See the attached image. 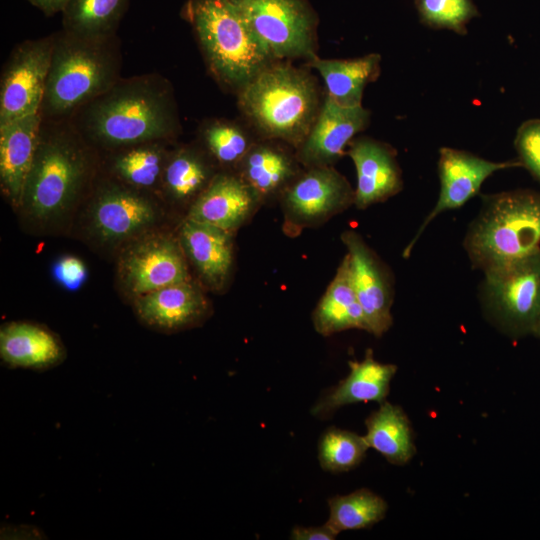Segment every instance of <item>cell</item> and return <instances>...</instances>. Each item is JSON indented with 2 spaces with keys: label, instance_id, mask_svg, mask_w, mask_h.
Returning a JSON list of instances; mask_svg holds the SVG:
<instances>
[{
  "label": "cell",
  "instance_id": "6da1fadb",
  "mask_svg": "<svg viewBox=\"0 0 540 540\" xmlns=\"http://www.w3.org/2000/svg\"><path fill=\"white\" fill-rule=\"evenodd\" d=\"M76 113L77 133L104 147L162 142L179 131L171 86L157 74L119 78Z\"/></svg>",
  "mask_w": 540,
  "mask_h": 540
},
{
  "label": "cell",
  "instance_id": "7a4b0ae2",
  "mask_svg": "<svg viewBox=\"0 0 540 540\" xmlns=\"http://www.w3.org/2000/svg\"><path fill=\"white\" fill-rule=\"evenodd\" d=\"M238 95V106L259 139L297 149L320 111V91L305 69L277 60L260 71Z\"/></svg>",
  "mask_w": 540,
  "mask_h": 540
},
{
  "label": "cell",
  "instance_id": "3957f363",
  "mask_svg": "<svg viewBox=\"0 0 540 540\" xmlns=\"http://www.w3.org/2000/svg\"><path fill=\"white\" fill-rule=\"evenodd\" d=\"M116 37L86 38L64 29L54 34L42 119L62 120L107 91L118 79Z\"/></svg>",
  "mask_w": 540,
  "mask_h": 540
},
{
  "label": "cell",
  "instance_id": "277c9868",
  "mask_svg": "<svg viewBox=\"0 0 540 540\" xmlns=\"http://www.w3.org/2000/svg\"><path fill=\"white\" fill-rule=\"evenodd\" d=\"M463 247L473 267L483 273L540 251V193L514 190L482 195Z\"/></svg>",
  "mask_w": 540,
  "mask_h": 540
},
{
  "label": "cell",
  "instance_id": "5b68a950",
  "mask_svg": "<svg viewBox=\"0 0 540 540\" xmlns=\"http://www.w3.org/2000/svg\"><path fill=\"white\" fill-rule=\"evenodd\" d=\"M191 25L204 60L218 83L238 92L275 60L249 29L232 0H187Z\"/></svg>",
  "mask_w": 540,
  "mask_h": 540
},
{
  "label": "cell",
  "instance_id": "8992f818",
  "mask_svg": "<svg viewBox=\"0 0 540 540\" xmlns=\"http://www.w3.org/2000/svg\"><path fill=\"white\" fill-rule=\"evenodd\" d=\"M87 170V155L76 131L41 127L20 206L36 219L59 217L75 200Z\"/></svg>",
  "mask_w": 540,
  "mask_h": 540
},
{
  "label": "cell",
  "instance_id": "52a82bcc",
  "mask_svg": "<svg viewBox=\"0 0 540 540\" xmlns=\"http://www.w3.org/2000/svg\"><path fill=\"white\" fill-rule=\"evenodd\" d=\"M480 301L487 317L503 331L536 334L540 325V251L485 272Z\"/></svg>",
  "mask_w": 540,
  "mask_h": 540
},
{
  "label": "cell",
  "instance_id": "ba28073f",
  "mask_svg": "<svg viewBox=\"0 0 540 540\" xmlns=\"http://www.w3.org/2000/svg\"><path fill=\"white\" fill-rule=\"evenodd\" d=\"M275 60L316 56L318 18L306 0H232Z\"/></svg>",
  "mask_w": 540,
  "mask_h": 540
},
{
  "label": "cell",
  "instance_id": "9c48e42d",
  "mask_svg": "<svg viewBox=\"0 0 540 540\" xmlns=\"http://www.w3.org/2000/svg\"><path fill=\"white\" fill-rule=\"evenodd\" d=\"M355 190L333 166L303 168L278 199L283 230L295 236L326 223L354 205Z\"/></svg>",
  "mask_w": 540,
  "mask_h": 540
},
{
  "label": "cell",
  "instance_id": "30bf717a",
  "mask_svg": "<svg viewBox=\"0 0 540 540\" xmlns=\"http://www.w3.org/2000/svg\"><path fill=\"white\" fill-rule=\"evenodd\" d=\"M53 45L50 35L14 48L1 74L0 124L40 113Z\"/></svg>",
  "mask_w": 540,
  "mask_h": 540
},
{
  "label": "cell",
  "instance_id": "8fae6325",
  "mask_svg": "<svg viewBox=\"0 0 540 540\" xmlns=\"http://www.w3.org/2000/svg\"><path fill=\"white\" fill-rule=\"evenodd\" d=\"M341 241L347 250L350 275L363 310L366 331L381 337L393 324L391 272L356 231H344Z\"/></svg>",
  "mask_w": 540,
  "mask_h": 540
},
{
  "label": "cell",
  "instance_id": "7c38bea8",
  "mask_svg": "<svg viewBox=\"0 0 540 540\" xmlns=\"http://www.w3.org/2000/svg\"><path fill=\"white\" fill-rule=\"evenodd\" d=\"M119 275L135 297L191 279L179 240L167 235H152L131 245L121 256Z\"/></svg>",
  "mask_w": 540,
  "mask_h": 540
},
{
  "label": "cell",
  "instance_id": "4fadbf2b",
  "mask_svg": "<svg viewBox=\"0 0 540 540\" xmlns=\"http://www.w3.org/2000/svg\"><path fill=\"white\" fill-rule=\"evenodd\" d=\"M517 166H522L520 161L494 162L464 150L440 148L438 160L440 192L437 202L405 247L403 256L405 258L410 256L420 236L438 215L465 205L479 193L483 182L496 171Z\"/></svg>",
  "mask_w": 540,
  "mask_h": 540
},
{
  "label": "cell",
  "instance_id": "5bb4252c",
  "mask_svg": "<svg viewBox=\"0 0 540 540\" xmlns=\"http://www.w3.org/2000/svg\"><path fill=\"white\" fill-rule=\"evenodd\" d=\"M369 123L370 111L362 104L343 106L326 95L310 132L295 150L300 164L304 168L333 166Z\"/></svg>",
  "mask_w": 540,
  "mask_h": 540
},
{
  "label": "cell",
  "instance_id": "9a60e30c",
  "mask_svg": "<svg viewBox=\"0 0 540 540\" xmlns=\"http://www.w3.org/2000/svg\"><path fill=\"white\" fill-rule=\"evenodd\" d=\"M263 204L257 192L236 172L223 171L190 205L186 218L235 233Z\"/></svg>",
  "mask_w": 540,
  "mask_h": 540
},
{
  "label": "cell",
  "instance_id": "2e32d148",
  "mask_svg": "<svg viewBox=\"0 0 540 540\" xmlns=\"http://www.w3.org/2000/svg\"><path fill=\"white\" fill-rule=\"evenodd\" d=\"M346 154L356 169V208L366 209L384 202L402 190L401 168L390 145L370 137H358L350 142Z\"/></svg>",
  "mask_w": 540,
  "mask_h": 540
},
{
  "label": "cell",
  "instance_id": "e0dca14e",
  "mask_svg": "<svg viewBox=\"0 0 540 540\" xmlns=\"http://www.w3.org/2000/svg\"><path fill=\"white\" fill-rule=\"evenodd\" d=\"M178 240L207 288L221 291L228 285L234 268V232L185 218Z\"/></svg>",
  "mask_w": 540,
  "mask_h": 540
},
{
  "label": "cell",
  "instance_id": "ac0fdd59",
  "mask_svg": "<svg viewBox=\"0 0 540 540\" xmlns=\"http://www.w3.org/2000/svg\"><path fill=\"white\" fill-rule=\"evenodd\" d=\"M135 310L145 325L163 332L198 326L210 312L201 288L191 279L136 297Z\"/></svg>",
  "mask_w": 540,
  "mask_h": 540
},
{
  "label": "cell",
  "instance_id": "d6986e66",
  "mask_svg": "<svg viewBox=\"0 0 540 540\" xmlns=\"http://www.w3.org/2000/svg\"><path fill=\"white\" fill-rule=\"evenodd\" d=\"M153 203L139 192L121 185L103 187L91 207V225L104 241H121L154 224Z\"/></svg>",
  "mask_w": 540,
  "mask_h": 540
},
{
  "label": "cell",
  "instance_id": "ffe728a7",
  "mask_svg": "<svg viewBox=\"0 0 540 540\" xmlns=\"http://www.w3.org/2000/svg\"><path fill=\"white\" fill-rule=\"evenodd\" d=\"M350 371L337 385L321 394L310 413L318 419H328L339 408L361 402L386 400L397 366L381 363L367 349L361 361H349Z\"/></svg>",
  "mask_w": 540,
  "mask_h": 540
},
{
  "label": "cell",
  "instance_id": "44dd1931",
  "mask_svg": "<svg viewBox=\"0 0 540 540\" xmlns=\"http://www.w3.org/2000/svg\"><path fill=\"white\" fill-rule=\"evenodd\" d=\"M281 143L258 139L234 171L257 192L263 203L279 199L304 168L296 151Z\"/></svg>",
  "mask_w": 540,
  "mask_h": 540
},
{
  "label": "cell",
  "instance_id": "7402d4cb",
  "mask_svg": "<svg viewBox=\"0 0 540 540\" xmlns=\"http://www.w3.org/2000/svg\"><path fill=\"white\" fill-rule=\"evenodd\" d=\"M42 123L38 113L0 124V185L15 206L21 205Z\"/></svg>",
  "mask_w": 540,
  "mask_h": 540
},
{
  "label": "cell",
  "instance_id": "603a6c76",
  "mask_svg": "<svg viewBox=\"0 0 540 540\" xmlns=\"http://www.w3.org/2000/svg\"><path fill=\"white\" fill-rule=\"evenodd\" d=\"M0 356L10 368L43 371L60 364L65 350L58 337L46 327L30 322H9L0 330Z\"/></svg>",
  "mask_w": 540,
  "mask_h": 540
},
{
  "label": "cell",
  "instance_id": "cb8c5ba5",
  "mask_svg": "<svg viewBox=\"0 0 540 540\" xmlns=\"http://www.w3.org/2000/svg\"><path fill=\"white\" fill-rule=\"evenodd\" d=\"M312 322L316 332L323 336L349 329L366 331L365 317L352 283L346 255L316 305Z\"/></svg>",
  "mask_w": 540,
  "mask_h": 540
},
{
  "label": "cell",
  "instance_id": "d4e9b609",
  "mask_svg": "<svg viewBox=\"0 0 540 540\" xmlns=\"http://www.w3.org/2000/svg\"><path fill=\"white\" fill-rule=\"evenodd\" d=\"M324 80L327 96L343 106L361 105L367 84L380 74L381 56L371 53L355 59H323L317 55L307 61Z\"/></svg>",
  "mask_w": 540,
  "mask_h": 540
},
{
  "label": "cell",
  "instance_id": "484cf974",
  "mask_svg": "<svg viewBox=\"0 0 540 540\" xmlns=\"http://www.w3.org/2000/svg\"><path fill=\"white\" fill-rule=\"evenodd\" d=\"M364 439L369 446L393 465H405L416 454L414 431L404 410L388 401L365 419Z\"/></svg>",
  "mask_w": 540,
  "mask_h": 540
},
{
  "label": "cell",
  "instance_id": "4316f807",
  "mask_svg": "<svg viewBox=\"0 0 540 540\" xmlns=\"http://www.w3.org/2000/svg\"><path fill=\"white\" fill-rule=\"evenodd\" d=\"M217 173L206 151L179 147L167 156L161 186L170 200L190 207Z\"/></svg>",
  "mask_w": 540,
  "mask_h": 540
},
{
  "label": "cell",
  "instance_id": "83f0119b",
  "mask_svg": "<svg viewBox=\"0 0 540 540\" xmlns=\"http://www.w3.org/2000/svg\"><path fill=\"white\" fill-rule=\"evenodd\" d=\"M129 0H70L62 12L63 29L86 38L115 36Z\"/></svg>",
  "mask_w": 540,
  "mask_h": 540
},
{
  "label": "cell",
  "instance_id": "f1b7e54d",
  "mask_svg": "<svg viewBox=\"0 0 540 540\" xmlns=\"http://www.w3.org/2000/svg\"><path fill=\"white\" fill-rule=\"evenodd\" d=\"M200 134L206 153L225 171H235L259 139L250 126L224 119L206 122Z\"/></svg>",
  "mask_w": 540,
  "mask_h": 540
},
{
  "label": "cell",
  "instance_id": "f546056e",
  "mask_svg": "<svg viewBox=\"0 0 540 540\" xmlns=\"http://www.w3.org/2000/svg\"><path fill=\"white\" fill-rule=\"evenodd\" d=\"M327 524L337 533L370 528L383 520L388 504L380 495L367 488L328 499Z\"/></svg>",
  "mask_w": 540,
  "mask_h": 540
},
{
  "label": "cell",
  "instance_id": "4dcf8cb0",
  "mask_svg": "<svg viewBox=\"0 0 540 540\" xmlns=\"http://www.w3.org/2000/svg\"><path fill=\"white\" fill-rule=\"evenodd\" d=\"M168 153L160 142L124 147L113 161V171L124 183L135 189H152L161 185Z\"/></svg>",
  "mask_w": 540,
  "mask_h": 540
},
{
  "label": "cell",
  "instance_id": "1f68e13d",
  "mask_svg": "<svg viewBox=\"0 0 540 540\" xmlns=\"http://www.w3.org/2000/svg\"><path fill=\"white\" fill-rule=\"evenodd\" d=\"M368 449L364 436L331 426L319 438L318 461L324 471L347 472L360 465Z\"/></svg>",
  "mask_w": 540,
  "mask_h": 540
},
{
  "label": "cell",
  "instance_id": "d6a6232c",
  "mask_svg": "<svg viewBox=\"0 0 540 540\" xmlns=\"http://www.w3.org/2000/svg\"><path fill=\"white\" fill-rule=\"evenodd\" d=\"M420 21L433 29L467 34V24L479 16L473 0H415Z\"/></svg>",
  "mask_w": 540,
  "mask_h": 540
},
{
  "label": "cell",
  "instance_id": "836d02e7",
  "mask_svg": "<svg viewBox=\"0 0 540 540\" xmlns=\"http://www.w3.org/2000/svg\"><path fill=\"white\" fill-rule=\"evenodd\" d=\"M519 161L540 180V119L524 122L515 137Z\"/></svg>",
  "mask_w": 540,
  "mask_h": 540
},
{
  "label": "cell",
  "instance_id": "e575fe53",
  "mask_svg": "<svg viewBox=\"0 0 540 540\" xmlns=\"http://www.w3.org/2000/svg\"><path fill=\"white\" fill-rule=\"evenodd\" d=\"M84 263L73 256L61 258L54 266V276L58 282L68 289H76L86 278Z\"/></svg>",
  "mask_w": 540,
  "mask_h": 540
},
{
  "label": "cell",
  "instance_id": "d590c367",
  "mask_svg": "<svg viewBox=\"0 0 540 540\" xmlns=\"http://www.w3.org/2000/svg\"><path fill=\"white\" fill-rule=\"evenodd\" d=\"M337 534L327 523L321 526H295L290 533L293 540H334Z\"/></svg>",
  "mask_w": 540,
  "mask_h": 540
},
{
  "label": "cell",
  "instance_id": "8d00e7d4",
  "mask_svg": "<svg viewBox=\"0 0 540 540\" xmlns=\"http://www.w3.org/2000/svg\"><path fill=\"white\" fill-rule=\"evenodd\" d=\"M45 15L52 16L63 12L70 0H28Z\"/></svg>",
  "mask_w": 540,
  "mask_h": 540
},
{
  "label": "cell",
  "instance_id": "74e56055",
  "mask_svg": "<svg viewBox=\"0 0 540 540\" xmlns=\"http://www.w3.org/2000/svg\"><path fill=\"white\" fill-rule=\"evenodd\" d=\"M535 335H538V336H540V325H539V327H538V330H537V332H536V334H535Z\"/></svg>",
  "mask_w": 540,
  "mask_h": 540
}]
</instances>
